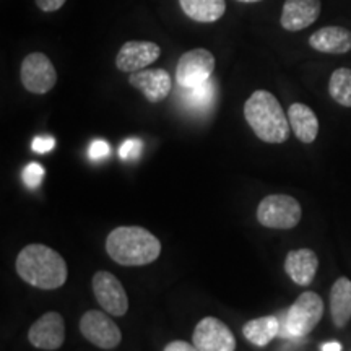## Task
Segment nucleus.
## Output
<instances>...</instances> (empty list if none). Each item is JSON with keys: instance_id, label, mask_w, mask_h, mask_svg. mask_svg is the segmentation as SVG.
<instances>
[{"instance_id": "20", "label": "nucleus", "mask_w": 351, "mask_h": 351, "mask_svg": "<svg viewBox=\"0 0 351 351\" xmlns=\"http://www.w3.org/2000/svg\"><path fill=\"white\" fill-rule=\"evenodd\" d=\"M280 328H282V324H280L278 317H275V315H265V317L252 319L249 322H245L243 327V335L252 345L265 346L276 335H280Z\"/></svg>"}, {"instance_id": "30", "label": "nucleus", "mask_w": 351, "mask_h": 351, "mask_svg": "<svg viewBox=\"0 0 351 351\" xmlns=\"http://www.w3.org/2000/svg\"><path fill=\"white\" fill-rule=\"evenodd\" d=\"M239 2H244V3H256V2H261V0H239Z\"/></svg>"}, {"instance_id": "2", "label": "nucleus", "mask_w": 351, "mask_h": 351, "mask_svg": "<svg viewBox=\"0 0 351 351\" xmlns=\"http://www.w3.org/2000/svg\"><path fill=\"white\" fill-rule=\"evenodd\" d=\"M106 252L119 265L142 267L160 257L161 243L142 226H119L109 232Z\"/></svg>"}, {"instance_id": "16", "label": "nucleus", "mask_w": 351, "mask_h": 351, "mask_svg": "<svg viewBox=\"0 0 351 351\" xmlns=\"http://www.w3.org/2000/svg\"><path fill=\"white\" fill-rule=\"evenodd\" d=\"M309 46L324 54H346L351 51V32L341 26H326L311 34Z\"/></svg>"}, {"instance_id": "21", "label": "nucleus", "mask_w": 351, "mask_h": 351, "mask_svg": "<svg viewBox=\"0 0 351 351\" xmlns=\"http://www.w3.org/2000/svg\"><path fill=\"white\" fill-rule=\"evenodd\" d=\"M328 93L340 106L351 108V69L341 67L332 73L328 82Z\"/></svg>"}, {"instance_id": "26", "label": "nucleus", "mask_w": 351, "mask_h": 351, "mask_svg": "<svg viewBox=\"0 0 351 351\" xmlns=\"http://www.w3.org/2000/svg\"><path fill=\"white\" fill-rule=\"evenodd\" d=\"M54 147H56V138L51 137V135H38V137H34L32 142L33 152L39 153V155L49 153Z\"/></svg>"}, {"instance_id": "24", "label": "nucleus", "mask_w": 351, "mask_h": 351, "mask_svg": "<svg viewBox=\"0 0 351 351\" xmlns=\"http://www.w3.org/2000/svg\"><path fill=\"white\" fill-rule=\"evenodd\" d=\"M142 147L143 145L138 138H129L121 145L119 155L122 160H125V161L137 160V158L140 156V153H142Z\"/></svg>"}, {"instance_id": "23", "label": "nucleus", "mask_w": 351, "mask_h": 351, "mask_svg": "<svg viewBox=\"0 0 351 351\" xmlns=\"http://www.w3.org/2000/svg\"><path fill=\"white\" fill-rule=\"evenodd\" d=\"M46 171L39 163H29L25 166L23 173H21V179H23L25 186L28 189H36L43 184Z\"/></svg>"}, {"instance_id": "10", "label": "nucleus", "mask_w": 351, "mask_h": 351, "mask_svg": "<svg viewBox=\"0 0 351 351\" xmlns=\"http://www.w3.org/2000/svg\"><path fill=\"white\" fill-rule=\"evenodd\" d=\"M192 343L200 351H234L236 339L225 322L217 317H204L197 324Z\"/></svg>"}, {"instance_id": "9", "label": "nucleus", "mask_w": 351, "mask_h": 351, "mask_svg": "<svg viewBox=\"0 0 351 351\" xmlns=\"http://www.w3.org/2000/svg\"><path fill=\"white\" fill-rule=\"evenodd\" d=\"M93 293L96 301L108 314L122 317L129 311V298L125 289L119 278L111 271H96L93 276Z\"/></svg>"}, {"instance_id": "12", "label": "nucleus", "mask_w": 351, "mask_h": 351, "mask_svg": "<svg viewBox=\"0 0 351 351\" xmlns=\"http://www.w3.org/2000/svg\"><path fill=\"white\" fill-rule=\"evenodd\" d=\"M161 54V47L152 41H127L116 57V67L121 72H138L152 65Z\"/></svg>"}, {"instance_id": "3", "label": "nucleus", "mask_w": 351, "mask_h": 351, "mask_svg": "<svg viewBox=\"0 0 351 351\" xmlns=\"http://www.w3.org/2000/svg\"><path fill=\"white\" fill-rule=\"evenodd\" d=\"M244 117L262 142L283 143L291 132L282 104L267 90H257L244 104Z\"/></svg>"}, {"instance_id": "17", "label": "nucleus", "mask_w": 351, "mask_h": 351, "mask_svg": "<svg viewBox=\"0 0 351 351\" xmlns=\"http://www.w3.org/2000/svg\"><path fill=\"white\" fill-rule=\"evenodd\" d=\"M288 121L293 134L302 143H313L319 134V119L309 106L302 103H293L288 109Z\"/></svg>"}, {"instance_id": "13", "label": "nucleus", "mask_w": 351, "mask_h": 351, "mask_svg": "<svg viewBox=\"0 0 351 351\" xmlns=\"http://www.w3.org/2000/svg\"><path fill=\"white\" fill-rule=\"evenodd\" d=\"M129 83L138 91H142L150 103H161L168 98L171 88H173V80L163 69H143L130 73Z\"/></svg>"}, {"instance_id": "5", "label": "nucleus", "mask_w": 351, "mask_h": 351, "mask_svg": "<svg viewBox=\"0 0 351 351\" xmlns=\"http://www.w3.org/2000/svg\"><path fill=\"white\" fill-rule=\"evenodd\" d=\"M301 205L295 197L275 194L262 199L257 207V219L271 230H291L301 221Z\"/></svg>"}, {"instance_id": "8", "label": "nucleus", "mask_w": 351, "mask_h": 351, "mask_svg": "<svg viewBox=\"0 0 351 351\" xmlns=\"http://www.w3.org/2000/svg\"><path fill=\"white\" fill-rule=\"evenodd\" d=\"M80 332L90 343L101 350H114L122 341L121 328L101 311H88L82 315Z\"/></svg>"}, {"instance_id": "29", "label": "nucleus", "mask_w": 351, "mask_h": 351, "mask_svg": "<svg viewBox=\"0 0 351 351\" xmlns=\"http://www.w3.org/2000/svg\"><path fill=\"white\" fill-rule=\"evenodd\" d=\"M322 351H341V345L339 341H328V343L322 345Z\"/></svg>"}, {"instance_id": "1", "label": "nucleus", "mask_w": 351, "mask_h": 351, "mask_svg": "<svg viewBox=\"0 0 351 351\" xmlns=\"http://www.w3.org/2000/svg\"><path fill=\"white\" fill-rule=\"evenodd\" d=\"M15 269L23 282L39 289L60 288L69 276L64 257L44 244H29L21 249Z\"/></svg>"}, {"instance_id": "22", "label": "nucleus", "mask_w": 351, "mask_h": 351, "mask_svg": "<svg viewBox=\"0 0 351 351\" xmlns=\"http://www.w3.org/2000/svg\"><path fill=\"white\" fill-rule=\"evenodd\" d=\"M184 103L191 109H197V111H204L208 109L213 104L215 99V83L212 78L199 86L194 88H184Z\"/></svg>"}, {"instance_id": "19", "label": "nucleus", "mask_w": 351, "mask_h": 351, "mask_svg": "<svg viewBox=\"0 0 351 351\" xmlns=\"http://www.w3.org/2000/svg\"><path fill=\"white\" fill-rule=\"evenodd\" d=\"M182 12L199 23H215L225 15V0H179Z\"/></svg>"}, {"instance_id": "4", "label": "nucleus", "mask_w": 351, "mask_h": 351, "mask_svg": "<svg viewBox=\"0 0 351 351\" xmlns=\"http://www.w3.org/2000/svg\"><path fill=\"white\" fill-rule=\"evenodd\" d=\"M324 315V301L317 293L304 291L289 307L280 335L287 339H300L309 335Z\"/></svg>"}, {"instance_id": "28", "label": "nucleus", "mask_w": 351, "mask_h": 351, "mask_svg": "<svg viewBox=\"0 0 351 351\" xmlns=\"http://www.w3.org/2000/svg\"><path fill=\"white\" fill-rule=\"evenodd\" d=\"M163 351H200L194 343H187L182 340H174L165 346Z\"/></svg>"}, {"instance_id": "27", "label": "nucleus", "mask_w": 351, "mask_h": 351, "mask_svg": "<svg viewBox=\"0 0 351 351\" xmlns=\"http://www.w3.org/2000/svg\"><path fill=\"white\" fill-rule=\"evenodd\" d=\"M34 2H36L39 10L51 13V12H57L59 8H62L67 0H34Z\"/></svg>"}, {"instance_id": "11", "label": "nucleus", "mask_w": 351, "mask_h": 351, "mask_svg": "<svg viewBox=\"0 0 351 351\" xmlns=\"http://www.w3.org/2000/svg\"><path fill=\"white\" fill-rule=\"evenodd\" d=\"M28 340L34 348L54 351L65 341V322L59 313H46L29 327Z\"/></svg>"}, {"instance_id": "18", "label": "nucleus", "mask_w": 351, "mask_h": 351, "mask_svg": "<svg viewBox=\"0 0 351 351\" xmlns=\"http://www.w3.org/2000/svg\"><path fill=\"white\" fill-rule=\"evenodd\" d=\"M330 314L339 328H343L351 319V282L345 276L337 280L330 289Z\"/></svg>"}, {"instance_id": "6", "label": "nucleus", "mask_w": 351, "mask_h": 351, "mask_svg": "<svg viewBox=\"0 0 351 351\" xmlns=\"http://www.w3.org/2000/svg\"><path fill=\"white\" fill-rule=\"evenodd\" d=\"M21 83L29 93L46 95L56 86L57 72L51 59L43 52H32L23 59L20 69Z\"/></svg>"}, {"instance_id": "25", "label": "nucleus", "mask_w": 351, "mask_h": 351, "mask_svg": "<svg viewBox=\"0 0 351 351\" xmlns=\"http://www.w3.org/2000/svg\"><path fill=\"white\" fill-rule=\"evenodd\" d=\"M109 155H111V147H109V143L104 142V140H95V142L90 145V148H88V158H90L91 161H101Z\"/></svg>"}, {"instance_id": "15", "label": "nucleus", "mask_w": 351, "mask_h": 351, "mask_svg": "<svg viewBox=\"0 0 351 351\" xmlns=\"http://www.w3.org/2000/svg\"><path fill=\"white\" fill-rule=\"evenodd\" d=\"M317 269L319 258L311 249H296V251L288 252L285 258V271L300 287H307L313 283Z\"/></svg>"}, {"instance_id": "7", "label": "nucleus", "mask_w": 351, "mask_h": 351, "mask_svg": "<svg viewBox=\"0 0 351 351\" xmlns=\"http://www.w3.org/2000/svg\"><path fill=\"white\" fill-rule=\"evenodd\" d=\"M215 56L199 47L181 56L176 67V82L182 88H194L210 80L215 70Z\"/></svg>"}, {"instance_id": "14", "label": "nucleus", "mask_w": 351, "mask_h": 351, "mask_svg": "<svg viewBox=\"0 0 351 351\" xmlns=\"http://www.w3.org/2000/svg\"><path fill=\"white\" fill-rule=\"evenodd\" d=\"M320 0H285L280 23L287 32H301L319 19Z\"/></svg>"}]
</instances>
